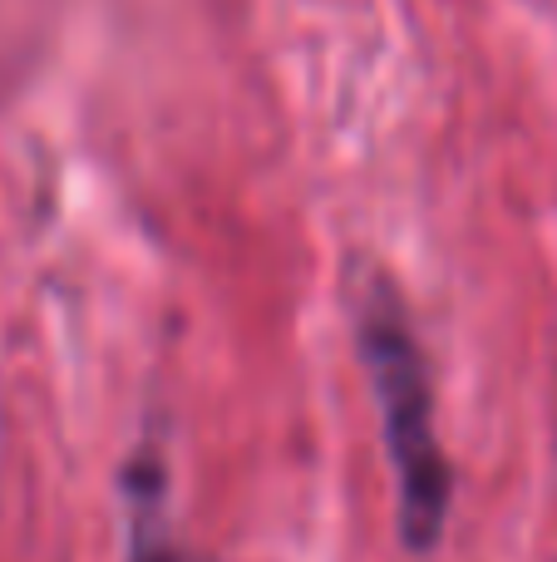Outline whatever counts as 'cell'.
<instances>
[{
	"mask_svg": "<svg viewBox=\"0 0 557 562\" xmlns=\"http://www.w3.org/2000/svg\"><path fill=\"white\" fill-rule=\"evenodd\" d=\"M124 484H128V562H203V558H187L183 548L168 543V524H163L168 474L154 449H144V454L128 464Z\"/></svg>",
	"mask_w": 557,
	"mask_h": 562,
	"instance_id": "2",
	"label": "cell"
},
{
	"mask_svg": "<svg viewBox=\"0 0 557 562\" xmlns=\"http://www.w3.org/2000/svg\"><path fill=\"white\" fill-rule=\"evenodd\" d=\"M361 360L371 370L385 449L395 464V488H400V538L414 553H430L440 548L444 524H450L454 479L434 435V390L424 350L405 306L385 286H375L361 306Z\"/></svg>",
	"mask_w": 557,
	"mask_h": 562,
	"instance_id": "1",
	"label": "cell"
}]
</instances>
